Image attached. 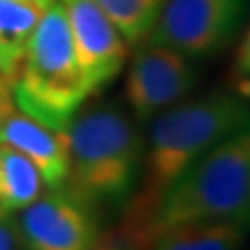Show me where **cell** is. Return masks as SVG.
I'll return each mask as SVG.
<instances>
[{"mask_svg":"<svg viewBox=\"0 0 250 250\" xmlns=\"http://www.w3.org/2000/svg\"><path fill=\"white\" fill-rule=\"evenodd\" d=\"M111 19L127 44L144 42L165 0H94Z\"/></svg>","mask_w":250,"mask_h":250,"instance_id":"13","label":"cell"},{"mask_svg":"<svg viewBox=\"0 0 250 250\" xmlns=\"http://www.w3.org/2000/svg\"><path fill=\"white\" fill-rule=\"evenodd\" d=\"M15 111V103L11 96V90H0V123Z\"/></svg>","mask_w":250,"mask_h":250,"instance_id":"16","label":"cell"},{"mask_svg":"<svg viewBox=\"0 0 250 250\" xmlns=\"http://www.w3.org/2000/svg\"><path fill=\"white\" fill-rule=\"evenodd\" d=\"M0 142L17 148L40 171L46 188H62L69 173V148L62 129L13 111L0 123Z\"/></svg>","mask_w":250,"mask_h":250,"instance_id":"9","label":"cell"},{"mask_svg":"<svg viewBox=\"0 0 250 250\" xmlns=\"http://www.w3.org/2000/svg\"><path fill=\"white\" fill-rule=\"evenodd\" d=\"M48 190L40 171L17 148L0 142V207L19 213Z\"/></svg>","mask_w":250,"mask_h":250,"instance_id":"12","label":"cell"},{"mask_svg":"<svg viewBox=\"0 0 250 250\" xmlns=\"http://www.w3.org/2000/svg\"><path fill=\"white\" fill-rule=\"evenodd\" d=\"M11 96L15 108L54 129H65L92 96L61 0L46 9L31 34L19 73L11 83Z\"/></svg>","mask_w":250,"mask_h":250,"instance_id":"4","label":"cell"},{"mask_svg":"<svg viewBox=\"0 0 250 250\" xmlns=\"http://www.w3.org/2000/svg\"><path fill=\"white\" fill-rule=\"evenodd\" d=\"M69 173L65 190L88 207H119L142 173L140 123L115 103L82 106L65 125Z\"/></svg>","mask_w":250,"mask_h":250,"instance_id":"2","label":"cell"},{"mask_svg":"<svg viewBox=\"0 0 250 250\" xmlns=\"http://www.w3.org/2000/svg\"><path fill=\"white\" fill-rule=\"evenodd\" d=\"M0 90H11V85H9V82L4 80L2 73H0Z\"/></svg>","mask_w":250,"mask_h":250,"instance_id":"19","label":"cell"},{"mask_svg":"<svg viewBox=\"0 0 250 250\" xmlns=\"http://www.w3.org/2000/svg\"><path fill=\"white\" fill-rule=\"evenodd\" d=\"M246 4L248 0H165L146 42L192 61L215 57L236 38Z\"/></svg>","mask_w":250,"mask_h":250,"instance_id":"5","label":"cell"},{"mask_svg":"<svg viewBox=\"0 0 250 250\" xmlns=\"http://www.w3.org/2000/svg\"><path fill=\"white\" fill-rule=\"evenodd\" d=\"M25 250H94L100 242L94 208L65 188H48L19 210Z\"/></svg>","mask_w":250,"mask_h":250,"instance_id":"7","label":"cell"},{"mask_svg":"<svg viewBox=\"0 0 250 250\" xmlns=\"http://www.w3.org/2000/svg\"><path fill=\"white\" fill-rule=\"evenodd\" d=\"M238 221L250 229V121L196 159L171 184L134 236L179 223Z\"/></svg>","mask_w":250,"mask_h":250,"instance_id":"3","label":"cell"},{"mask_svg":"<svg viewBox=\"0 0 250 250\" xmlns=\"http://www.w3.org/2000/svg\"><path fill=\"white\" fill-rule=\"evenodd\" d=\"M236 92L240 94V96H244V98H250V73L244 77V80H240L236 82Z\"/></svg>","mask_w":250,"mask_h":250,"instance_id":"18","label":"cell"},{"mask_svg":"<svg viewBox=\"0 0 250 250\" xmlns=\"http://www.w3.org/2000/svg\"><path fill=\"white\" fill-rule=\"evenodd\" d=\"M0 250H25L17 217L0 207Z\"/></svg>","mask_w":250,"mask_h":250,"instance_id":"14","label":"cell"},{"mask_svg":"<svg viewBox=\"0 0 250 250\" xmlns=\"http://www.w3.org/2000/svg\"><path fill=\"white\" fill-rule=\"evenodd\" d=\"M250 121V103L231 92H210L182 100L152 119L144 144L142 186L131 194L127 208V238L142 228L163 192L208 148Z\"/></svg>","mask_w":250,"mask_h":250,"instance_id":"1","label":"cell"},{"mask_svg":"<svg viewBox=\"0 0 250 250\" xmlns=\"http://www.w3.org/2000/svg\"><path fill=\"white\" fill-rule=\"evenodd\" d=\"M46 9L40 0H0V73L9 85L19 73L29 38Z\"/></svg>","mask_w":250,"mask_h":250,"instance_id":"11","label":"cell"},{"mask_svg":"<svg viewBox=\"0 0 250 250\" xmlns=\"http://www.w3.org/2000/svg\"><path fill=\"white\" fill-rule=\"evenodd\" d=\"M196 82L198 73L192 59L167 46L140 42L125 80V100L131 117L138 123L152 121L159 113L182 103Z\"/></svg>","mask_w":250,"mask_h":250,"instance_id":"6","label":"cell"},{"mask_svg":"<svg viewBox=\"0 0 250 250\" xmlns=\"http://www.w3.org/2000/svg\"><path fill=\"white\" fill-rule=\"evenodd\" d=\"M250 73V25L242 36V42L236 50V59H233V83L244 80Z\"/></svg>","mask_w":250,"mask_h":250,"instance_id":"15","label":"cell"},{"mask_svg":"<svg viewBox=\"0 0 250 250\" xmlns=\"http://www.w3.org/2000/svg\"><path fill=\"white\" fill-rule=\"evenodd\" d=\"M40 2H44V4H46V6H50V4H52V2H54V0H40Z\"/></svg>","mask_w":250,"mask_h":250,"instance_id":"20","label":"cell"},{"mask_svg":"<svg viewBox=\"0 0 250 250\" xmlns=\"http://www.w3.org/2000/svg\"><path fill=\"white\" fill-rule=\"evenodd\" d=\"M94 250H134V246H131L127 240H123V242L121 240H113V242H103V244L98 242V246Z\"/></svg>","mask_w":250,"mask_h":250,"instance_id":"17","label":"cell"},{"mask_svg":"<svg viewBox=\"0 0 250 250\" xmlns=\"http://www.w3.org/2000/svg\"><path fill=\"white\" fill-rule=\"evenodd\" d=\"M246 231L238 221L179 223L148 233L134 250H242Z\"/></svg>","mask_w":250,"mask_h":250,"instance_id":"10","label":"cell"},{"mask_svg":"<svg viewBox=\"0 0 250 250\" xmlns=\"http://www.w3.org/2000/svg\"><path fill=\"white\" fill-rule=\"evenodd\" d=\"M61 4L83 77L96 94L121 73L129 44L94 0H61Z\"/></svg>","mask_w":250,"mask_h":250,"instance_id":"8","label":"cell"}]
</instances>
